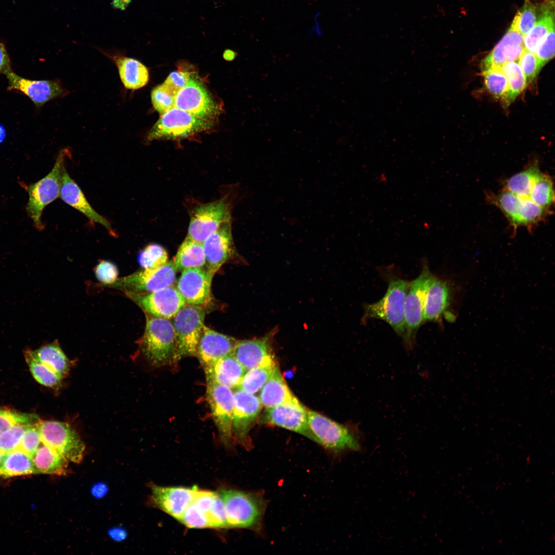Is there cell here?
Here are the masks:
<instances>
[{"mask_svg": "<svg viewBox=\"0 0 555 555\" xmlns=\"http://www.w3.org/2000/svg\"><path fill=\"white\" fill-rule=\"evenodd\" d=\"M151 97L154 108L161 115L175 107V95L163 84L152 89Z\"/></svg>", "mask_w": 555, "mask_h": 555, "instance_id": "ee69618b", "label": "cell"}, {"mask_svg": "<svg viewBox=\"0 0 555 555\" xmlns=\"http://www.w3.org/2000/svg\"><path fill=\"white\" fill-rule=\"evenodd\" d=\"M109 537L116 542H122L127 537V532L123 528L116 527L110 529L108 531Z\"/></svg>", "mask_w": 555, "mask_h": 555, "instance_id": "11a10c76", "label": "cell"}, {"mask_svg": "<svg viewBox=\"0 0 555 555\" xmlns=\"http://www.w3.org/2000/svg\"><path fill=\"white\" fill-rule=\"evenodd\" d=\"M25 355L46 366L62 378L67 374L69 369V361L56 342L44 345L33 350H26Z\"/></svg>", "mask_w": 555, "mask_h": 555, "instance_id": "83f0119b", "label": "cell"}, {"mask_svg": "<svg viewBox=\"0 0 555 555\" xmlns=\"http://www.w3.org/2000/svg\"><path fill=\"white\" fill-rule=\"evenodd\" d=\"M5 132L4 131V128L3 127L0 126V143L3 140L4 137H5Z\"/></svg>", "mask_w": 555, "mask_h": 555, "instance_id": "91938a15", "label": "cell"}, {"mask_svg": "<svg viewBox=\"0 0 555 555\" xmlns=\"http://www.w3.org/2000/svg\"><path fill=\"white\" fill-rule=\"evenodd\" d=\"M189 72L182 71L172 72L163 83L174 95L187 84L190 79Z\"/></svg>", "mask_w": 555, "mask_h": 555, "instance_id": "f5cc1de1", "label": "cell"}, {"mask_svg": "<svg viewBox=\"0 0 555 555\" xmlns=\"http://www.w3.org/2000/svg\"><path fill=\"white\" fill-rule=\"evenodd\" d=\"M541 15L533 27L524 36L525 49L534 52L542 39L554 27V1L546 0L540 7Z\"/></svg>", "mask_w": 555, "mask_h": 555, "instance_id": "f1b7e54d", "label": "cell"}, {"mask_svg": "<svg viewBox=\"0 0 555 555\" xmlns=\"http://www.w3.org/2000/svg\"><path fill=\"white\" fill-rule=\"evenodd\" d=\"M126 295L147 313L170 319L186 303L176 287L171 285L149 293L127 291Z\"/></svg>", "mask_w": 555, "mask_h": 555, "instance_id": "4fadbf2b", "label": "cell"}, {"mask_svg": "<svg viewBox=\"0 0 555 555\" xmlns=\"http://www.w3.org/2000/svg\"><path fill=\"white\" fill-rule=\"evenodd\" d=\"M39 421L38 416L33 414L23 413L0 409V433L14 425L32 424Z\"/></svg>", "mask_w": 555, "mask_h": 555, "instance_id": "7bdbcfd3", "label": "cell"}, {"mask_svg": "<svg viewBox=\"0 0 555 555\" xmlns=\"http://www.w3.org/2000/svg\"><path fill=\"white\" fill-rule=\"evenodd\" d=\"M179 522L190 528H209L206 514L192 502L186 508Z\"/></svg>", "mask_w": 555, "mask_h": 555, "instance_id": "7dc6e473", "label": "cell"}, {"mask_svg": "<svg viewBox=\"0 0 555 555\" xmlns=\"http://www.w3.org/2000/svg\"><path fill=\"white\" fill-rule=\"evenodd\" d=\"M108 487L104 483H98L95 484L91 489V494L96 498L103 497L108 492Z\"/></svg>", "mask_w": 555, "mask_h": 555, "instance_id": "9f6ffc18", "label": "cell"}, {"mask_svg": "<svg viewBox=\"0 0 555 555\" xmlns=\"http://www.w3.org/2000/svg\"><path fill=\"white\" fill-rule=\"evenodd\" d=\"M273 330L254 339L237 341L233 355L246 371L275 361L272 348Z\"/></svg>", "mask_w": 555, "mask_h": 555, "instance_id": "603a6c76", "label": "cell"}, {"mask_svg": "<svg viewBox=\"0 0 555 555\" xmlns=\"http://www.w3.org/2000/svg\"><path fill=\"white\" fill-rule=\"evenodd\" d=\"M208 513L209 528H229L225 507L218 492Z\"/></svg>", "mask_w": 555, "mask_h": 555, "instance_id": "681fc988", "label": "cell"}, {"mask_svg": "<svg viewBox=\"0 0 555 555\" xmlns=\"http://www.w3.org/2000/svg\"><path fill=\"white\" fill-rule=\"evenodd\" d=\"M38 426L43 444L50 447L68 461L80 463L85 445L77 433L67 423L39 421Z\"/></svg>", "mask_w": 555, "mask_h": 555, "instance_id": "ba28073f", "label": "cell"}, {"mask_svg": "<svg viewBox=\"0 0 555 555\" xmlns=\"http://www.w3.org/2000/svg\"><path fill=\"white\" fill-rule=\"evenodd\" d=\"M459 287L452 280L434 275L425 294L423 307L424 323L441 322L443 319L452 322L456 316L452 311Z\"/></svg>", "mask_w": 555, "mask_h": 555, "instance_id": "9c48e42d", "label": "cell"}, {"mask_svg": "<svg viewBox=\"0 0 555 555\" xmlns=\"http://www.w3.org/2000/svg\"><path fill=\"white\" fill-rule=\"evenodd\" d=\"M204 371L207 383H216L232 389L238 387L247 371L231 354L219 359Z\"/></svg>", "mask_w": 555, "mask_h": 555, "instance_id": "d4e9b609", "label": "cell"}, {"mask_svg": "<svg viewBox=\"0 0 555 555\" xmlns=\"http://www.w3.org/2000/svg\"><path fill=\"white\" fill-rule=\"evenodd\" d=\"M217 492L223 501L229 528L260 530L267 505L262 494L227 487Z\"/></svg>", "mask_w": 555, "mask_h": 555, "instance_id": "7a4b0ae2", "label": "cell"}, {"mask_svg": "<svg viewBox=\"0 0 555 555\" xmlns=\"http://www.w3.org/2000/svg\"><path fill=\"white\" fill-rule=\"evenodd\" d=\"M132 0H112L111 5L115 9L125 10L131 3Z\"/></svg>", "mask_w": 555, "mask_h": 555, "instance_id": "6f0895ef", "label": "cell"}, {"mask_svg": "<svg viewBox=\"0 0 555 555\" xmlns=\"http://www.w3.org/2000/svg\"><path fill=\"white\" fill-rule=\"evenodd\" d=\"M36 473L32 459L17 449L4 454L0 464V477H9Z\"/></svg>", "mask_w": 555, "mask_h": 555, "instance_id": "1f68e13d", "label": "cell"}, {"mask_svg": "<svg viewBox=\"0 0 555 555\" xmlns=\"http://www.w3.org/2000/svg\"><path fill=\"white\" fill-rule=\"evenodd\" d=\"M541 171L537 163L529 165L526 169L507 179L504 189L522 198H529L532 186Z\"/></svg>", "mask_w": 555, "mask_h": 555, "instance_id": "836d02e7", "label": "cell"}, {"mask_svg": "<svg viewBox=\"0 0 555 555\" xmlns=\"http://www.w3.org/2000/svg\"><path fill=\"white\" fill-rule=\"evenodd\" d=\"M502 69L508 84V91L504 98L507 106L525 88L527 81L518 61L508 62L502 66Z\"/></svg>", "mask_w": 555, "mask_h": 555, "instance_id": "d590c367", "label": "cell"}, {"mask_svg": "<svg viewBox=\"0 0 555 555\" xmlns=\"http://www.w3.org/2000/svg\"><path fill=\"white\" fill-rule=\"evenodd\" d=\"M235 55L236 53L234 51L229 49L226 50L224 53V57L225 58V59L228 60H231L235 58Z\"/></svg>", "mask_w": 555, "mask_h": 555, "instance_id": "680465c9", "label": "cell"}, {"mask_svg": "<svg viewBox=\"0 0 555 555\" xmlns=\"http://www.w3.org/2000/svg\"><path fill=\"white\" fill-rule=\"evenodd\" d=\"M25 357L33 377L39 383L52 388L60 385L62 378L60 375L44 364Z\"/></svg>", "mask_w": 555, "mask_h": 555, "instance_id": "60d3db41", "label": "cell"}, {"mask_svg": "<svg viewBox=\"0 0 555 555\" xmlns=\"http://www.w3.org/2000/svg\"><path fill=\"white\" fill-rule=\"evenodd\" d=\"M177 270L172 260L156 269H144L121 278L110 285L126 292L149 293L173 285Z\"/></svg>", "mask_w": 555, "mask_h": 555, "instance_id": "7c38bea8", "label": "cell"}, {"mask_svg": "<svg viewBox=\"0 0 555 555\" xmlns=\"http://www.w3.org/2000/svg\"><path fill=\"white\" fill-rule=\"evenodd\" d=\"M206 268L215 274L234 253L230 221L224 223L202 243Z\"/></svg>", "mask_w": 555, "mask_h": 555, "instance_id": "ffe728a7", "label": "cell"}, {"mask_svg": "<svg viewBox=\"0 0 555 555\" xmlns=\"http://www.w3.org/2000/svg\"><path fill=\"white\" fill-rule=\"evenodd\" d=\"M30 424L14 425L0 433V451L5 454L17 450L25 431Z\"/></svg>", "mask_w": 555, "mask_h": 555, "instance_id": "b9f144b4", "label": "cell"}, {"mask_svg": "<svg viewBox=\"0 0 555 555\" xmlns=\"http://www.w3.org/2000/svg\"><path fill=\"white\" fill-rule=\"evenodd\" d=\"M214 274L203 267L182 271L176 288L186 304L201 305L209 301Z\"/></svg>", "mask_w": 555, "mask_h": 555, "instance_id": "d6986e66", "label": "cell"}, {"mask_svg": "<svg viewBox=\"0 0 555 555\" xmlns=\"http://www.w3.org/2000/svg\"><path fill=\"white\" fill-rule=\"evenodd\" d=\"M551 213L550 210L539 206L531 199L522 198L518 217V227L525 226L530 229L543 221Z\"/></svg>", "mask_w": 555, "mask_h": 555, "instance_id": "74e56055", "label": "cell"}, {"mask_svg": "<svg viewBox=\"0 0 555 555\" xmlns=\"http://www.w3.org/2000/svg\"><path fill=\"white\" fill-rule=\"evenodd\" d=\"M11 69V61L5 45L0 42V73Z\"/></svg>", "mask_w": 555, "mask_h": 555, "instance_id": "db71d44e", "label": "cell"}, {"mask_svg": "<svg viewBox=\"0 0 555 555\" xmlns=\"http://www.w3.org/2000/svg\"><path fill=\"white\" fill-rule=\"evenodd\" d=\"M518 63L526 78L527 83L534 80L544 65L533 52L525 49L521 55Z\"/></svg>", "mask_w": 555, "mask_h": 555, "instance_id": "f6af8a7d", "label": "cell"}, {"mask_svg": "<svg viewBox=\"0 0 555 555\" xmlns=\"http://www.w3.org/2000/svg\"><path fill=\"white\" fill-rule=\"evenodd\" d=\"M276 364L273 361L247 371L237 388L251 394L257 393L271 376Z\"/></svg>", "mask_w": 555, "mask_h": 555, "instance_id": "e575fe53", "label": "cell"}, {"mask_svg": "<svg viewBox=\"0 0 555 555\" xmlns=\"http://www.w3.org/2000/svg\"><path fill=\"white\" fill-rule=\"evenodd\" d=\"M69 153L67 149H62L50 172L28 187L29 198L26 211L34 226L38 230H42L44 228L42 220L44 208L60 196L64 161L70 156Z\"/></svg>", "mask_w": 555, "mask_h": 555, "instance_id": "277c9868", "label": "cell"}, {"mask_svg": "<svg viewBox=\"0 0 555 555\" xmlns=\"http://www.w3.org/2000/svg\"><path fill=\"white\" fill-rule=\"evenodd\" d=\"M485 86L489 92L497 98H504L508 89L507 79L502 68L483 71Z\"/></svg>", "mask_w": 555, "mask_h": 555, "instance_id": "ab89813d", "label": "cell"}, {"mask_svg": "<svg viewBox=\"0 0 555 555\" xmlns=\"http://www.w3.org/2000/svg\"><path fill=\"white\" fill-rule=\"evenodd\" d=\"M537 8L531 0H525L523 7L517 12L518 29L523 36L533 27L538 20Z\"/></svg>", "mask_w": 555, "mask_h": 555, "instance_id": "bcb514c9", "label": "cell"}, {"mask_svg": "<svg viewBox=\"0 0 555 555\" xmlns=\"http://www.w3.org/2000/svg\"><path fill=\"white\" fill-rule=\"evenodd\" d=\"M207 398L221 440L225 444L229 445L233 437L232 420L234 393L227 386L207 383Z\"/></svg>", "mask_w": 555, "mask_h": 555, "instance_id": "9a60e30c", "label": "cell"}, {"mask_svg": "<svg viewBox=\"0 0 555 555\" xmlns=\"http://www.w3.org/2000/svg\"><path fill=\"white\" fill-rule=\"evenodd\" d=\"M142 349L154 366L175 362L176 337L172 322L168 319L147 316Z\"/></svg>", "mask_w": 555, "mask_h": 555, "instance_id": "5b68a950", "label": "cell"}, {"mask_svg": "<svg viewBox=\"0 0 555 555\" xmlns=\"http://www.w3.org/2000/svg\"><path fill=\"white\" fill-rule=\"evenodd\" d=\"M307 414L315 442L337 455L363 452V435L357 425L340 424L308 409Z\"/></svg>", "mask_w": 555, "mask_h": 555, "instance_id": "3957f363", "label": "cell"}, {"mask_svg": "<svg viewBox=\"0 0 555 555\" xmlns=\"http://www.w3.org/2000/svg\"><path fill=\"white\" fill-rule=\"evenodd\" d=\"M175 106L201 119L214 114L216 108L202 84L191 78L176 95Z\"/></svg>", "mask_w": 555, "mask_h": 555, "instance_id": "7402d4cb", "label": "cell"}, {"mask_svg": "<svg viewBox=\"0 0 555 555\" xmlns=\"http://www.w3.org/2000/svg\"><path fill=\"white\" fill-rule=\"evenodd\" d=\"M5 75L8 81V90L26 96L37 107L65 94L61 83L57 80L27 79L20 76L11 69Z\"/></svg>", "mask_w": 555, "mask_h": 555, "instance_id": "e0dca14e", "label": "cell"}, {"mask_svg": "<svg viewBox=\"0 0 555 555\" xmlns=\"http://www.w3.org/2000/svg\"><path fill=\"white\" fill-rule=\"evenodd\" d=\"M38 422L35 424H30L27 428L17 449L22 451L31 458L41 442Z\"/></svg>", "mask_w": 555, "mask_h": 555, "instance_id": "c3c4849f", "label": "cell"}, {"mask_svg": "<svg viewBox=\"0 0 555 555\" xmlns=\"http://www.w3.org/2000/svg\"><path fill=\"white\" fill-rule=\"evenodd\" d=\"M60 196L64 202L83 214L91 222L100 224L111 234H115L109 221L92 207L80 187L67 173L65 166L62 172Z\"/></svg>", "mask_w": 555, "mask_h": 555, "instance_id": "cb8c5ba5", "label": "cell"}, {"mask_svg": "<svg viewBox=\"0 0 555 555\" xmlns=\"http://www.w3.org/2000/svg\"><path fill=\"white\" fill-rule=\"evenodd\" d=\"M228 221H230V209L225 198L201 205L193 211L187 237L202 244Z\"/></svg>", "mask_w": 555, "mask_h": 555, "instance_id": "8fae6325", "label": "cell"}, {"mask_svg": "<svg viewBox=\"0 0 555 555\" xmlns=\"http://www.w3.org/2000/svg\"><path fill=\"white\" fill-rule=\"evenodd\" d=\"M112 57L118 68L121 81L126 88L135 90L147 84L149 80V71L141 62L120 55Z\"/></svg>", "mask_w": 555, "mask_h": 555, "instance_id": "4316f807", "label": "cell"}, {"mask_svg": "<svg viewBox=\"0 0 555 555\" xmlns=\"http://www.w3.org/2000/svg\"><path fill=\"white\" fill-rule=\"evenodd\" d=\"M534 53L544 65L554 57V27L540 41Z\"/></svg>", "mask_w": 555, "mask_h": 555, "instance_id": "f907efd6", "label": "cell"}, {"mask_svg": "<svg viewBox=\"0 0 555 555\" xmlns=\"http://www.w3.org/2000/svg\"><path fill=\"white\" fill-rule=\"evenodd\" d=\"M487 200L498 207L514 228L518 227V217L522 198L504 189L498 194L486 193Z\"/></svg>", "mask_w": 555, "mask_h": 555, "instance_id": "d6a6232c", "label": "cell"}, {"mask_svg": "<svg viewBox=\"0 0 555 555\" xmlns=\"http://www.w3.org/2000/svg\"><path fill=\"white\" fill-rule=\"evenodd\" d=\"M151 505L179 521L192 503L198 488L150 485Z\"/></svg>", "mask_w": 555, "mask_h": 555, "instance_id": "ac0fdd59", "label": "cell"}, {"mask_svg": "<svg viewBox=\"0 0 555 555\" xmlns=\"http://www.w3.org/2000/svg\"><path fill=\"white\" fill-rule=\"evenodd\" d=\"M380 272L387 283V291L377 302L363 305L362 322L372 319L384 321L403 339L405 333L404 302L410 282L386 268Z\"/></svg>", "mask_w": 555, "mask_h": 555, "instance_id": "6da1fadb", "label": "cell"}, {"mask_svg": "<svg viewBox=\"0 0 555 555\" xmlns=\"http://www.w3.org/2000/svg\"><path fill=\"white\" fill-rule=\"evenodd\" d=\"M237 340L203 325L197 347V355L204 369L232 354Z\"/></svg>", "mask_w": 555, "mask_h": 555, "instance_id": "44dd1931", "label": "cell"}, {"mask_svg": "<svg viewBox=\"0 0 555 555\" xmlns=\"http://www.w3.org/2000/svg\"><path fill=\"white\" fill-rule=\"evenodd\" d=\"M205 313L201 305L186 304L173 317L176 337L175 362L184 357L196 356Z\"/></svg>", "mask_w": 555, "mask_h": 555, "instance_id": "8992f818", "label": "cell"}, {"mask_svg": "<svg viewBox=\"0 0 555 555\" xmlns=\"http://www.w3.org/2000/svg\"><path fill=\"white\" fill-rule=\"evenodd\" d=\"M98 280L105 284L111 285L117 280L118 270L116 266L108 261H101L95 268Z\"/></svg>", "mask_w": 555, "mask_h": 555, "instance_id": "816d5d0a", "label": "cell"}, {"mask_svg": "<svg viewBox=\"0 0 555 555\" xmlns=\"http://www.w3.org/2000/svg\"><path fill=\"white\" fill-rule=\"evenodd\" d=\"M529 199L539 206L550 210L554 201L553 184L550 176L541 172L532 186Z\"/></svg>", "mask_w": 555, "mask_h": 555, "instance_id": "8d00e7d4", "label": "cell"}, {"mask_svg": "<svg viewBox=\"0 0 555 555\" xmlns=\"http://www.w3.org/2000/svg\"><path fill=\"white\" fill-rule=\"evenodd\" d=\"M234 397L232 437L240 443L248 446L249 432L259 416L262 405L259 398L239 388L234 392Z\"/></svg>", "mask_w": 555, "mask_h": 555, "instance_id": "2e32d148", "label": "cell"}, {"mask_svg": "<svg viewBox=\"0 0 555 555\" xmlns=\"http://www.w3.org/2000/svg\"><path fill=\"white\" fill-rule=\"evenodd\" d=\"M138 261L144 269H156L168 262V255L162 246L157 244H150L140 252Z\"/></svg>", "mask_w": 555, "mask_h": 555, "instance_id": "f35d334b", "label": "cell"}, {"mask_svg": "<svg viewBox=\"0 0 555 555\" xmlns=\"http://www.w3.org/2000/svg\"><path fill=\"white\" fill-rule=\"evenodd\" d=\"M434 276L428 264L424 263L419 275L410 282L404 302L405 333L402 339L407 349L414 346L417 332L424 323V299Z\"/></svg>", "mask_w": 555, "mask_h": 555, "instance_id": "52a82bcc", "label": "cell"}, {"mask_svg": "<svg viewBox=\"0 0 555 555\" xmlns=\"http://www.w3.org/2000/svg\"><path fill=\"white\" fill-rule=\"evenodd\" d=\"M210 124L205 119L196 117L175 106L161 115L150 130L147 140L186 137L209 128Z\"/></svg>", "mask_w": 555, "mask_h": 555, "instance_id": "30bf717a", "label": "cell"}, {"mask_svg": "<svg viewBox=\"0 0 555 555\" xmlns=\"http://www.w3.org/2000/svg\"><path fill=\"white\" fill-rule=\"evenodd\" d=\"M172 261L177 271L202 268L205 266V256L202 244L186 237Z\"/></svg>", "mask_w": 555, "mask_h": 555, "instance_id": "4dcf8cb0", "label": "cell"}, {"mask_svg": "<svg viewBox=\"0 0 555 555\" xmlns=\"http://www.w3.org/2000/svg\"><path fill=\"white\" fill-rule=\"evenodd\" d=\"M36 473L57 475L68 472V461L50 447L40 446L32 457Z\"/></svg>", "mask_w": 555, "mask_h": 555, "instance_id": "f546056e", "label": "cell"}, {"mask_svg": "<svg viewBox=\"0 0 555 555\" xmlns=\"http://www.w3.org/2000/svg\"><path fill=\"white\" fill-rule=\"evenodd\" d=\"M260 392V400L265 408L300 402L288 386L277 364Z\"/></svg>", "mask_w": 555, "mask_h": 555, "instance_id": "484cf974", "label": "cell"}, {"mask_svg": "<svg viewBox=\"0 0 555 555\" xmlns=\"http://www.w3.org/2000/svg\"><path fill=\"white\" fill-rule=\"evenodd\" d=\"M308 409L302 403H286L266 408L260 422L298 433L314 441L308 420Z\"/></svg>", "mask_w": 555, "mask_h": 555, "instance_id": "5bb4252c", "label": "cell"}, {"mask_svg": "<svg viewBox=\"0 0 555 555\" xmlns=\"http://www.w3.org/2000/svg\"><path fill=\"white\" fill-rule=\"evenodd\" d=\"M4 455V454H3V453H2V452H1V451H0V464H1V462H2V459H3V458Z\"/></svg>", "mask_w": 555, "mask_h": 555, "instance_id": "94428289", "label": "cell"}]
</instances>
